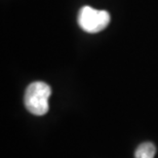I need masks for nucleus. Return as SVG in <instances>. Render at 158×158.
I'll use <instances>...</instances> for the list:
<instances>
[{
  "instance_id": "obj_3",
  "label": "nucleus",
  "mask_w": 158,
  "mask_h": 158,
  "mask_svg": "<svg viewBox=\"0 0 158 158\" xmlns=\"http://www.w3.org/2000/svg\"><path fill=\"white\" fill-rule=\"evenodd\" d=\"M156 154V147L151 142H144L140 144L135 151V158H154Z\"/></svg>"
},
{
  "instance_id": "obj_2",
  "label": "nucleus",
  "mask_w": 158,
  "mask_h": 158,
  "mask_svg": "<svg viewBox=\"0 0 158 158\" xmlns=\"http://www.w3.org/2000/svg\"><path fill=\"white\" fill-rule=\"evenodd\" d=\"M78 24L87 33H98L108 26L111 20L106 10H98L90 6H83L78 14Z\"/></svg>"
},
{
  "instance_id": "obj_1",
  "label": "nucleus",
  "mask_w": 158,
  "mask_h": 158,
  "mask_svg": "<svg viewBox=\"0 0 158 158\" xmlns=\"http://www.w3.org/2000/svg\"><path fill=\"white\" fill-rule=\"evenodd\" d=\"M50 94H52V88L45 82H32L29 84L25 93V107L33 115H45L49 109L48 100Z\"/></svg>"
}]
</instances>
